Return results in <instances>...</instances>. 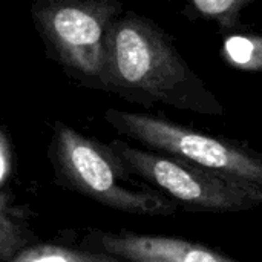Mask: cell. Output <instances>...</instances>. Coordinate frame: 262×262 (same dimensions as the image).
<instances>
[{
    "instance_id": "obj_1",
    "label": "cell",
    "mask_w": 262,
    "mask_h": 262,
    "mask_svg": "<svg viewBox=\"0 0 262 262\" xmlns=\"http://www.w3.org/2000/svg\"><path fill=\"white\" fill-rule=\"evenodd\" d=\"M101 89L146 107L160 103L210 117L226 114L170 35L134 12L120 15L107 29Z\"/></svg>"
},
{
    "instance_id": "obj_2",
    "label": "cell",
    "mask_w": 262,
    "mask_h": 262,
    "mask_svg": "<svg viewBox=\"0 0 262 262\" xmlns=\"http://www.w3.org/2000/svg\"><path fill=\"white\" fill-rule=\"evenodd\" d=\"M51 158L57 175L71 189L100 204L132 215L170 216L178 206L155 189H137L132 173L109 144L84 137L57 121Z\"/></svg>"
},
{
    "instance_id": "obj_3",
    "label": "cell",
    "mask_w": 262,
    "mask_h": 262,
    "mask_svg": "<svg viewBox=\"0 0 262 262\" xmlns=\"http://www.w3.org/2000/svg\"><path fill=\"white\" fill-rule=\"evenodd\" d=\"M104 120L120 135L135 140L150 152L180 158L262 190V154L241 143L141 112L107 109Z\"/></svg>"
},
{
    "instance_id": "obj_4",
    "label": "cell",
    "mask_w": 262,
    "mask_h": 262,
    "mask_svg": "<svg viewBox=\"0 0 262 262\" xmlns=\"http://www.w3.org/2000/svg\"><path fill=\"white\" fill-rule=\"evenodd\" d=\"M123 12L117 0H40L31 8L46 52L69 74L101 89L106 34Z\"/></svg>"
},
{
    "instance_id": "obj_5",
    "label": "cell",
    "mask_w": 262,
    "mask_h": 262,
    "mask_svg": "<svg viewBox=\"0 0 262 262\" xmlns=\"http://www.w3.org/2000/svg\"><path fill=\"white\" fill-rule=\"evenodd\" d=\"M129 172L149 183L178 207L190 212L233 213L262 206V190L204 170L180 158L134 147L121 140L109 144Z\"/></svg>"
},
{
    "instance_id": "obj_6",
    "label": "cell",
    "mask_w": 262,
    "mask_h": 262,
    "mask_svg": "<svg viewBox=\"0 0 262 262\" xmlns=\"http://www.w3.org/2000/svg\"><path fill=\"white\" fill-rule=\"evenodd\" d=\"M94 252L129 262H239L204 244L134 232H92L86 241Z\"/></svg>"
},
{
    "instance_id": "obj_7",
    "label": "cell",
    "mask_w": 262,
    "mask_h": 262,
    "mask_svg": "<svg viewBox=\"0 0 262 262\" xmlns=\"http://www.w3.org/2000/svg\"><path fill=\"white\" fill-rule=\"evenodd\" d=\"M31 215L29 207L18 204L11 190L0 192V262H9L38 243L31 229Z\"/></svg>"
},
{
    "instance_id": "obj_8",
    "label": "cell",
    "mask_w": 262,
    "mask_h": 262,
    "mask_svg": "<svg viewBox=\"0 0 262 262\" xmlns=\"http://www.w3.org/2000/svg\"><path fill=\"white\" fill-rule=\"evenodd\" d=\"M255 0H192L187 2L181 14L187 18H204L215 21L223 34H229L241 26L244 8Z\"/></svg>"
},
{
    "instance_id": "obj_9",
    "label": "cell",
    "mask_w": 262,
    "mask_h": 262,
    "mask_svg": "<svg viewBox=\"0 0 262 262\" xmlns=\"http://www.w3.org/2000/svg\"><path fill=\"white\" fill-rule=\"evenodd\" d=\"M9 262H121V259L106 253L81 252L61 246L37 243L21 250Z\"/></svg>"
},
{
    "instance_id": "obj_10",
    "label": "cell",
    "mask_w": 262,
    "mask_h": 262,
    "mask_svg": "<svg viewBox=\"0 0 262 262\" xmlns=\"http://www.w3.org/2000/svg\"><path fill=\"white\" fill-rule=\"evenodd\" d=\"M226 61L241 71H262V35L233 34L223 45Z\"/></svg>"
},
{
    "instance_id": "obj_11",
    "label": "cell",
    "mask_w": 262,
    "mask_h": 262,
    "mask_svg": "<svg viewBox=\"0 0 262 262\" xmlns=\"http://www.w3.org/2000/svg\"><path fill=\"white\" fill-rule=\"evenodd\" d=\"M14 172V150L11 140L0 126V192Z\"/></svg>"
}]
</instances>
